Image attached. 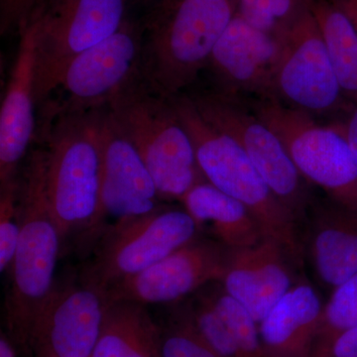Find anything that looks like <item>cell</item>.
<instances>
[{
    "label": "cell",
    "instance_id": "6da1fadb",
    "mask_svg": "<svg viewBox=\"0 0 357 357\" xmlns=\"http://www.w3.org/2000/svg\"><path fill=\"white\" fill-rule=\"evenodd\" d=\"M37 137L43 142L46 191L63 245L93 250L102 210V109L63 112L42 105Z\"/></svg>",
    "mask_w": 357,
    "mask_h": 357
},
{
    "label": "cell",
    "instance_id": "7a4b0ae2",
    "mask_svg": "<svg viewBox=\"0 0 357 357\" xmlns=\"http://www.w3.org/2000/svg\"><path fill=\"white\" fill-rule=\"evenodd\" d=\"M20 183L21 231L4 303L6 333L18 352L29 357L33 324L55 288L62 236L46 191L43 147L28 155Z\"/></svg>",
    "mask_w": 357,
    "mask_h": 357
},
{
    "label": "cell",
    "instance_id": "3957f363",
    "mask_svg": "<svg viewBox=\"0 0 357 357\" xmlns=\"http://www.w3.org/2000/svg\"><path fill=\"white\" fill-rule=\"evenodd\" d=\"M236 14V0H156L142 24L141 77L171 98L194 83Z\"/></svg>",
    "mask_w": 357,
    "mask_h": 357
},
{
    "label": "cell",
    "instance_id": "277c9868",
    "mask_svg": "<svg viewBox=\"0 0 357 357\" xmlns=\"http://www.w3.org/2000/svg\"><path fill=\"white\" fill-rule=\"evenodd\" d=\"M171 102L191 137L204 178L243 204L257 220L264 238L277 241L292 261L302 265L297 220L275 197L243 147L206 121L190 96L180 95Z\"/></svg>",
    "mask_w": 357,
    "mask_h": 357
},
{
    "label": "cell",
    "instance_id": "5b68a950",
    "mask_svg": "<svg viewBox=\"0 0 357 357\" xmlns=\"http://www.w3.org/2000/svg\"><path fill=\"white\" fill-rule=\"evenodd\" d=\"M107 109L144 161L162 201L181 202L195 185L206 180L171 100L152 93L140 79Z\"/></svg>",
    "mask_w": 357,
    "mask_h": 357
},
{
    "label": "cell",
    "instance_id": "8992f818",
    "mask_svg": "<svg viewBox=\"0 0 357 357\" xmlns=\"http://www.w3.org/2000/svg\"><path fill=\"white\" fill-rule=\"evenodd\" d=\"M248 103L279 136L306 182L323 190L333 203L357 213V159L337 124H319L314 115L273 95Z\"/></svg>",
    "mask_w": 357,
    "mask_h": 357
},
{
    "label": "cell",
    "instance_id": "52a82bcc",
    "mask_svg": "<svg viewBox=\"0 0 357 357\" xmlns=\"http://www.w3.org/2000/svg\"><path fill=\"white\" fill-rule=\"evenodd\" d=\"M187 211L165 204L146 217L110 227L93 246L79 280L105 292L199 236Z\"/></svg>",
    "mask_w": 357,
    "mask_h": 357
},
{
    "label": "cell",
    "instance_id": "ba28073f",
    "mask_svg": "<svg viewBox=\"0 0 357 357\" xmlns=\"http://www.w3.org/2000/svg\"><path fill=\"white\" fill-rule=\"evenodd\" d=\"M128 0H48L36 23L38 107L55 89L67 66L82 52L114 35L126 20Z\"/></svg>",
    "mask_w": 357,
    "mask_h": 357
},
{
    "label": "cell",
    "instance_id": "9c48e42d",
    "mask_svg": "<svg viewBox=\"0 0 357 357\" xmlns=\"http://www.w3.org/2000/svg\"><path fill=\"white\" fill-rule=\"evenodd\" d=\"M190 98L206 121L243 147L275 197L298 222L307 206V182L279 136L243 96L215 89Z\"/></svg>",
    "mask_w": 357,
    "mask_h": 357
},
{
    "label": "cell",
    "instance_id": "30bf717a",
    "mask_svg": "<svg viewBox=\"0 0 357 357\" xmlns=\"http://www.w3.org/2000/svg\"><path fill=\"white\" fill-rule=\"evenodd\" d=\"M279 55L273 96L286 105L312 115L351 110L347 105L318 23L302 3L287 24L275 35Z\"/></svg>",
    "mask_w": 357,
    "mask_h": 357
},
{
    "label": "cell",
    "instance_id": "8fae6325",
    "mask_svg": "<svg viewBox=\"0 0 357 357\" xmlns=\"http://www.w3.org/2000/svg\"><path fill=\"white\" fill-rule=\"evenodd\" d=\"M141 59L142 25L126 20L114 35L70 61L55 89L62 91V100L45 102L68 112L107 109L121 91L142 79Z\"/></svg>",
    "mask_w": 357,
    "mask_h": 357
},
{
    "label": "cell",
    "instance_id": "7c38bea8",
    "mask_svg": "<svg viewBox=\"0 0 357 357\" xmlns=\"http://www.w3.org/2000/svg\"><path fill=\"white\" fill-rule=\"evenodd\" d=\"M229 250L215 239L196 237L144 271L105 291L107 302L145 307L172 305L204 286L222 281Z\"/></svg>",
    "mask_w": 357,
    "mask_h": 357
},
{
    "label": "cell",
    "instance_id": "4fadbf2b",
    "mask_svg": "<svg viewBox=\"0 0 357 357\" xmlns=\"http://www.w3.org/2000/svg\"><path fill=\"white\" fill-rule=\"evenodd\" d=\"M109 304L102 291L55 286L33 324L29 357H91Z\"/></svg>",
    "mask_w": 357,
    "mask_h": 357
},
{
    "label": "cell",
    "instance_id": "5bb4252c",
    "mask_svg": "<svg viewBox=\"0 0 357 357\" xmlns=\"http://www.w3.org/2000/svg\"><path fill=\"white\" fill-rule=\"evenodd\" d=\"M100 134L102 210L98 241L110 227L146 217L164 206L144 161L107 109L100 112Z\"/></svg>",
    "mask_w": 357,
    "mask_h": 357
},
{
    "label": "cell",
    "instance_id": "9a60e30c",
    "mask_svg": "<svg viewBox=\"0 0 357 357\" xmlns=\"http://www.w3.org/2000/svg\"><path fill=\"white\" fill-rule=\"evenodd\" d=\"M0 109V185L17 180L20 167L36 140V23L20 35Z\"/></svg>",
    "mask_w": 357,
    "mask_h": 357
},
{
    "label": "cell",
    "instance_id": "2e32d148",
    "mask_svg": "<svg viewBox=\"0 0 357 357\" xmlns=\"http://www.w3.org/2000/svg\"><path fill=\"white\" fill-rule=\"evenodd\" d=\"M279 42L234 14L218 40L208 67L217 77L220 91L234 95H273Z\"/></svg>",
    "mask_w": 357,
    "mask_h": 357
},
{
    "label": "cell",
    "instance_id": "e0dca14e",
    "mask_svg": "<svg viewBox=\"0 0 357 357\" xmlns=\"http://www.w3.org/2000/svg\"><path fill=\"white\" fill-rule=\"evenodd\" d=\"M287 259L291 260L285 249L270 238L249 248L229 249L222 289L259 324L293 286Z\"/></svg>",
    "mask_w": 357,
    "mask_h": 357
},
{
    "label": "cell",
    "instance_id": "ac0fdd59",
    "mask_svg": "<svg viewBox=\"0 0 357 357\" xmlns=\"http://www.w3.org/2000/svg\"><path fill=\"white\" fill-rule=\"evenodd\" d=\"M323 310L318 292L309 284L289 289L259 323L265 357H309Z\"/></svg>",
    "mask_w": 357,
    "mask_h": 357
},
{
    "label": "cell",
    "instance_id": "d6986e66",
    "mask_svg": "<svg viewBox=\"0 0 357 357\" xmlns=\"http://www.w3.org/2000/svg\"><path fill=\"white\" fill-rule=\"evenodd\" d=\"M310 253L321 282L335 289L357 273V213L328 199L312 217Z\"/></svg>",
    "mask_w": 357,
    "mask_h": 357
},
{
    "label": "cell",
    "instance_id": "ffe728a7",
    "mask_svg": "<svg viewBox=\"0 0 357 357\" xmlns=\"http://www.w3.org/2000/svg\"><path fill=\"white\" fill-rule=\"evenodd\" d=\"M181 203L198 225L199 231L208 229L225 248H249L264 238L248 208L206 180L195 185Z\"/></svg>",
    "mask_w": 357,
    "mask_h": 357
},
{
    "label": "cell",
    "instance_id": "44dd1931",
    "mask_svg": "<svg viewBox=\"0 0 357 357\" xmlns=\"http://www.w3.org/2000/svg\"><path fill=\"white\" fill-rule=\"evenodd\" d=\"M91 357H162L160 326L143 305L112 303Z\"/></svg>",
    "mask_w": 357,
    "mask_h": 357
},
{
    "label": "cell",
    "instance_id": "7402d4cb",
    "mask_svg": "<svg viewBox=\"0 0 357 357\" xmlns=\"http://www.w3.org/2000/svg\"><path fill=\"white\" fill-rule=\"evenodd\" d=\"M319 28L342 93L357 103V32L328 0H306Z\"/></svg>",
    "mask_w": 357,
    "mask_h": 357
},
{
    "label": "cell",
    "instance_id": "603a6c76",
    "mask_svg": "<svg viewBox=\"0 0 357 357\" xmlns=\"http://www.w3.org/2000/svg\"><path fill=\"white\" fill-rule=\"evenodd\" d=\"M357 326V273L333 289L324 306L321 324L309 357H330L333 342Z\"/></svg>",
    "mask_w": 357,
    "mask_h": 357
},
{
    "label": "cell",
    "instance_id": "cb8c5ba5",
    "mask_svg": "<svg viewBox=\"0 0 357 357\" xmlns=\"http://www.w3.org/2000/svg\"><path fill=\"white\" fill-rule=\"evenodd\" d=\"M215 309L236 340L243 357H265L259 324L238 301L225 290L218 289L210 293Z\"/></svg>",
    "mask_w": 357,
    "mask_h": 357
},
{
    "label": "cell",
    "instance_id": "d4e9b609",
    "mask_svg": "<svg viewBox=\"0 0 357 357\" xmlns=\"http://www.w3.org/2000/svg\"><path fill=\"white\" fill-rule=\"evenodd\" d=\"M185 309L199 335L218 356L243 357L227 324L215 309L210 294L199 295Z\"/></svg>",
    "mask_w": 357,
    "mask_h": 357
},
{
    "label": "cell",
    "instance_id": "484cf974",
    "mask_svg": "<svg viewBox=\"0 0 357 357\" xmlns=\"http://www.w3.org/2000/svg\"><path fill=\"white\" fill-rule=\"evenodd\" d=\"M170 318L160 326L162 357H220L199 335L185 307Z\"/></svg>",
    "mask_w": 357,
    "mask_h": 357
},
{
    "label": "cell",
    "instance_id": "4316f807",
    "mask_svg": "<svg viewBox=\"0 0 357 357\" xmlns=\"http://www.w3.org/2000/svg\"><path fill=\"white\" fill-rule=\"evenodd\" d=\"M21 231L20 178L0 185V270L9 271Z\"/></svg>",
    "mask_w": 357,
    "mask_h": 357
},
{
    "label": "cell",
    "instance_id": "83f0119b",
    "mask_svg": "<svg viewBox=\"0 0 357 357\" xmlns=\"http://www.w3.org/2000/svg\"><path fill=\"white\" fill-rule=\"evenodd\" d=\"M303 0H236V14L253 27L275 36L287 24Z\"/></svg>",
    "mask_w": 357,
    "mask_h": 357
},
{
    "label": "cell",
    "instance_id": "f1b7e54d",
    "mask_svg": "<svg viewBox=\"0 0 357 357\" xmlns=\"http://www.w3.org/2000/svg\"><path fill=\"white\" fill-rule=\"evenodd\" d=\"M48 0H0V32L21 34L38 16Z\"/></svg>",
    "mask_w": 357,
    "mask_h": 357
},
{
    "label": "cell",
    "instance_id": "f546056e",
    "mask_svg": "<svg viewBox=\"0 0 357 357\" xmlns=\"http://www.w3.org/2000/svg\"><path fill=\"white\" fill-rule=\"evenodd\" d=\"M330 357H357V326L342 333L335 340Z\"/></svg>",
    "mask_w": 357,
    "mask_h": 357
},
{
    "label": "cell",
    "instance_id": "4dcf8cb0",
    "mask_svg": "<svg viewBox=\"0 0 357 357\" xmlns=\"http://www.w3.org/2000/svg\"><path fill=\"white\" fill-rule=\"evenodd\" d=\"M335 123L344 133L357 159V103L354 105L349 110L344 121L335 122Z\"/></svg>",
    "mask_w": 357,
    "mask_h": 357
},
{
    "label": "cell",
    "instance_id": "1f68e13d",
    "mask_svg": "<svg viewBox=\"0 0 357 357\" xmlns=\"http://www.w3.org/2000/svg\"><path fill=\"white\" fill-rule=\"evenodd\" d=\"M344 14L357 32V0H328Z\"/></svg>",
    "mask_w": 357,
    "mask_h": 357
},
{
    "label": "cell",
    "instance_id": "d6a6232c",
    "mask_svg": "<svg viewBox=\"0 0 357 357\" xmlns=\"http://www.w3.org/2000/svg\"><path fill=\"white\" fill-rule=\"evenodd\" d=\"M0 357H18V351L6 333L0 335Z\"/></svg>",
    "mask_w": 357,
    "mask_h": 357
},
{
    "label": "cell",
    "instance_id": "836d02e7",
    "mask_svg": "<svg viewBox=\"0 0 357 357\" xmlns=\"http://www.w3.org/2000/svg\"><path fill=\"white\" fill-rule=\"evenodd\" d=\"M136 1L139 2V3L142 4H149L154 3L155 0H136Z\"/></svg>",
    "mask_w": 357,
    "mask_h": 357
}]
</instances>
